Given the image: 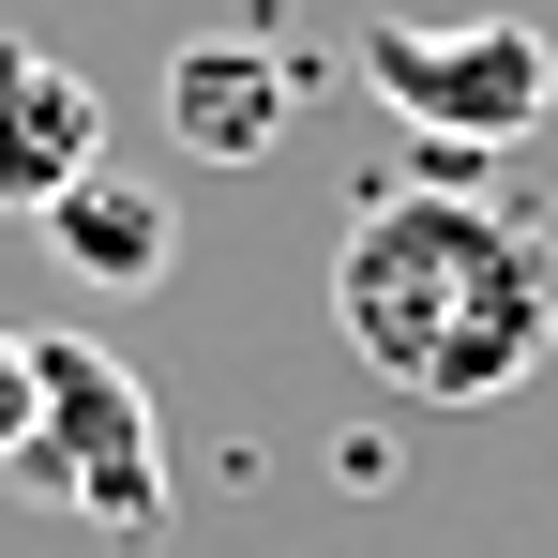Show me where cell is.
Listing matches in <instances>:
<instances>
[{
    "instance_id": "obj_7",
    "label": "cell",
    "mask_w": 558,
    "mask_h": 558,
    "mask_svg": "<svg viewBox=\"0 0 558 558\" xmlns=\"http://www.w3.org/2000/svg\"><path fill=\"white\" fill-rule=\"evenodd\" d=\"M31 408H46V392H31V332H0V468L31 453Z\"/></svg>"
},
{
    "instance_id": "obj_6",
    "label": "cell",
    "mask_w": 558,
    "mask_h": 558,
    "mask_svg": "<svg viewBox=\"0 0 558 558\" xmlns=\"http://www.w3.org/2000/svg\"><path fill=\"white\" fill-rule=\"evenodd\" d=\"M46 257L76 287H167V257H182V211L151 182H121V167H92V182L46 211Z\"/></svg>"
},
{
    "instance_id": "obj_4",
    "label": "cell",
    "mask_w": 558,
    "mask_h": 558,
    "mask_svg": "<svg viewBox=\"0 0 558 558\" xmlns=\"http://www.w3.org/2000/svg\"><path fill=\"white\" fill-rule=\"evenodd\" d=\"M106 167V92L61 61V46H31V31H0V211H61V196Z\"/></svg>"
},
{
    "instance_id": "obj_3",
    "label": "cell",
    "mask_w": 558,
    "mask_h": 558,
    "mask_svg": "<svg viewBox=\"0 0 558 558\" xmlns=\"http://www.w3.org/2000/svg\"><path fill=\"white\" fill-rule=\"evenodd\" d=\"M363 92L423 136V151H513L558 121V46L529 15H377Z\"/></svg>"
},
{
    "instance_id": "obj_5",
    "label": "cell",
    "mask_w": 558,
    "mask_h": 558,
    "mask_svg": "<svg viewBox=\"0 0 558 558\" xmlns=\"http://www.w3.org/2000/svg\"><path fill=\"white\" fill-rule=\"evenodd\" d=\"M287 121H302L287 46H242V31H196V46H167V136H182L196 167H257Z\"/></svg>"
},
{
    "instance_id": "obj_1",
    "label": "cell",
    "mask_w": 558,
    "mask_h": 558,
    "mask_svg": "<svg viewBox=\"0 0 558 558\" xmlns=\"http://www.w3.org/2000/svg\"><path fill=\"white\" fill-rule=\"evenodd\" d=\"M332 332L408 408H498L558 363V227L468 182H392L332 242Z\"/></svg>"
},
{
    "instance_id": "obj_2",
    "label": "cell",
    "mask_w": 558,
    "mask_h": 558,
    "mask_svg": "<svg viewBox=\"0 0 558 558\" xmlns=\"http://www.w3.org/2000/svg\"><path fill=\"white\" fill-rule=\"evenodd\" d=\"M31 453L0 468L15 498H61V513H92L121 544H151L167 529V408H151V377L121 363L106 332H31Z\"/></svg>"
}]
</instances>
